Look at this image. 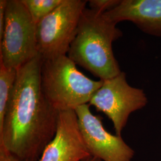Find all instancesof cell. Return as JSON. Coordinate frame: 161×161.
Segmentation results:
<instances>
[{
  "mask_svg": "<svg viewBox=\"0 0 161 161\" xmlns=\"http://www.w3.org/2000/svg\"><path fill=\"white\" fill-rule=\"evenodd\" d=\"M143 90L131 86L124 72L114 78L103 80V84L94 94L89 105L102 112L112 121L115 134L121 136L130 115L147 104Z\"/></svg>",
  "mask_w": 161,
  "mask_h": 161,
  "instance_id": "obj_6",
  "label": "cell"
},
{
  "mask_svg": "<svg viewBox=\"0 0 161 161\" xmlns=\"http://www.w3.org/2000/svg\"><path fill=\"white\" fill-rule=\"evenodd\" d=\"M91 156L78 127L75 110L60 111L56 134L39 161H83Z\"/></svg>",
  "mask_w": 161,
  "mask_h": 161,
  "instance_id": "obj_8",
  "label": "cell"
},
{
  "mask_svg": "<svg viewBox=\"0 0 161 161\" xmlns=\"http://www.w3.org/2000/svg\"><path fill=\"white\" fill-rule=\"evenodd\" d=\"M122 35L116 24L106 19L103 14L86 8L67 56L101 80L114 78L122 71L112 44Z\"/></svg>",
  "mask_w": 161,
  "mask_h": 161,
  "instance_id": "obj_2",
  "label": "cell"
},
{
  "mask_svg": "<svg viewBox=\"0 0 161 161\" xmlns=\"http://www.w3.org/2000/svg\"><path fill=\"white\" fill-rule=\"evenodd\" d=\"M40 80L44 96L59 112L89 103L103 84V80H92L82 74L67 55L42 60Z\"/></svg>",
  "mask_w": 161,
  "mask_h": 161,
  "instance_id": "obj_3",
  "label": "cell"
},
{
  "mask_svg": "<svg viewBox=\"0 0 161 161\" xmlns=\"http://www.w3.org/2000/svg\"><path fill=\"white\" fill-rule=\"evenodd\" d=\"M64 0H22L36 25L50 14Z\"/></svg>",
  "mask_w": 161,
  "mask_h": 161,
  "instance_id": "obj_11",
  "label": "cell"
},
{
  "mask_svg": "<svg viewBox=\"0 0 161 161\" xmlns=\"http://www.w3.org/2000/svg\"><path fill=\"white\" fill-rule=\"evenodd\" d=\"M103 16L116 25L131 22L145 34L161 38V0H120Z\"/></svg>",
  "mask_w": 161,
  "mask_h": 161,
  "instance_id": "obj_9",
  "label": "cell"
},
{
  "mask_svg": "<svg viewBox=\"0 0 161 161\" xmlns=\"http://www.w3.org/2000/svg\"><path fill=\"white\" fill-rule=\"evenodd\" d=\"M101 161L100 159H97V158H95V157H93V156H91V157H90V158H87L86 159V160H84V161Z\"/></svg>",
  "mask_w": 161,
  "mask_h": 161,
  "instance_id": "obj_15",
  "label": "cell"
},
{
  "mask_svg": "<svg viewBox=\"0 0 161 161\" xmlns=\"http://www.w3.org/2000/svg\"><path fill=\"white\" fill-rule=\"evenodd\" d=\"M42 62L38 55L17 69L0 128V144L23 161H40L57 130L59 111L41 89Z\"/></svg>",
  "mask_w": 161,
  "mask_h": 161,
  "instance_id": "obj_1",
  "label": "cell"
},
{
  "mask_svg": "<svg viewBox=\"0 0 161 161\" xmlns=\"http://www.w3.org/2000/svg\"><path fill=\"white\" fill-rule=\"evenodd\" d=\"M16 74V70L8 69L0 62V128L3 125L7 104Z\"/></svg>",
  "mask_w": 161,
  "mask_h": 161,
  "instance_id": "obj_10",
  "label": "cell"
},
{
  "mask_svg": "<svg viewBox=\"0 0 161 161\" xmlns=\"http://www.w3.org/2000/svg\"><path fill=\"white\" fill-rule=\"evenodd\" d=\"M0 161H25L13 155L3 144H0Z\"/></svg>",
  "mask_w": 161,
  "mask_h": 161,
  "instance_id": "obj_13",
  "label": "cell"
},
{
  "mask_svg": "<svg viewBox=\"0 0 161 161\" xmlns=\"http://www.w3.org/2000/svg\"><path fill=\"white\" fill-rule=\"evenodd\" d=\"M75 112L80 133L92 156L102 161H132L134 150L122 136L105 129L102 118L92 114L88 104L77 108Z\"/></svg>",
  "mask_w": 161,
  "mask_h": 161,
  "instance_id": "obj_7",
  "label": "cell"
},
{
  "mask_svg": "<svg viewBox=\"0 0 161 161\" xmlns=\"http://www.w3.org/2000/svg\"><path fill=\"white\" fill-rule=\"evenodd\" d=\"M38 55L36 24L22 0H7L0 62L17 70Z\"/></svg>",
  "mask_w": 161,
  "mask_h": 161,
  "instance_id": "obj_4",
  "label": "cell"
},
{
  "mask_svg": "<svg viewBox=\"0 0 161 161\" xmlns=\"http://www.w3.org/2000/svg\"><path fill=\"white\" fill-rule=\"evenodd\" d=\"M87 2L64 0L36 25L38 51L42 60L67 55Z\"/></svg>",
  "mask_w": 161,
  "mask_h": 161,
  "instance_id": "obj_5",
  "label": "cell"
},
{
  "mask_svg": "<svg viewBox=\"0 0 161 161\" xmlns=\"http://www.w3.org/2000/svg\"><path fill=\"white\" fill-rule=\"evenodd\" d=\"M7 4V0H0V40L3 36L4 29Z\"/></svg>",
  "mask_w": 161,
  "mask_h": 161,
  "instance_id": "obj_14",
  "label": "cell"
},
{
  "mask_svg": "<svg viewBox=\"0 0 161 161\" xmlns=\"http://www.w3.org/2000/svg\"><path fill=\"white\" fill-rule=\"evenodd\" d=\"M120 0H89L88 3L91 10L100 13L109 11L117 6Z\"/></svg>",
  "mask_w": 161,
  "mask_h": 161,
  "instance_id": "obj_12",
  "label": "cell"
}]
</instances>
